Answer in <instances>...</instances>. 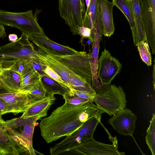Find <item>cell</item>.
Instances as JSON below:
<instances>
[{
  "mask_svg": "<svg viewBox=\"0 0 155 155\" xmlns=\"http://www.w3.org/2000/svg\"><path fill=\"white\" fill-rule=\"evenodd\" d=\"M104 113L92 102L71 108L63 105L41 120L39 124L41 135L47 143H51L70 135L88 119Z\"/></svg>",
  "mask_w": 155,
  "mask_h": 155,
  "instance_id": "cell-1",
  "label": "cell"
},
{
  "mask_svg": "<svg viewBox=\"0 0 155 155\" xmlns=\"http://www.w3.org/2000/svg\"><path fill=\"white\" fill-rule=\"evenodd\" d=\"M41 118L42 116L38 115L20 117L4 120L3 123L10 135L26 150L28 154L35 155L32 144L33 132L35 127L38 124L37 121Z\"/></svg>",
  "mask_w": 155,
  "mask_h": 155,
  "instance_id": "cell-2",
  "label": "cell"
},
{
  "mask_svg": "<svg viewBox=\"0 0 155 155\" xmlns=\"http://www.w3.org/2000/svg\"><path fill=\"white\" fill-rule=\"evenodd\" d=\"M39 59L27 34L24 32L16 41L0 46V65L2 68H9L21 59Z\"/></svg>",
  "mask_w": 155,
  "mask_h": 155,
  "instance_id": "cell-3",
  "label": "cell"
},
{
  "mask_svg": "<svg viewBox=\"0 0 155 155\" xmlns=\"http://www.w3.org/2000/svg\"><path fill=\"white\" fill-rule=\"evenodd\" d=\"M101 114L95 116L85 121L80 127L59 143L50 148L51 155L64 154L84 142L94 139L93 134L100 122Z\"/></svg>",
  "mask_w": 155,
  "mask_h": 155,
  "instance_id": "cell-4",
  "label": "cell"
},
{
  "mask_svg": "<svg viewBox=\"0 0 155 155\" xmlns=\"http://www.w3.org/2000/svg\"><path fill=\"white\" fill-rule=\"evenodd\" d=\"M0 24L16 28L27 34L45 35L32 10L24 12H15L0 9Z\"/></svg>",
  "mask_w": 155,
  "mask_h": 155,
  "instance_id": "cell-5",
  "label": "cell"
},
{
  "mask_svg": "<svg viewBox=\"0 0 155 155\" xmlns=\"http://www.w3.org/2000/svg\"><path fill=\"white\" fill-rule=\"evenodd\" d=\"M48 54L91 85L93 79V74L91 54L82 51H78L75 54L65 55Z\"/></svg>",
  "mask_w": 155,
  "mask_h": 155,
  "instance_id": "cell-6",
  "label": "cell"
},
{
  "mask_svg": "<svg viewBox=\"0 0 155 155\" xmlns=\"http://www.w3.org/2000/svg\"><path fill=\"white\" fill-rule=\"evenodd\" d=\"M127 101L122 87L114 84H110L103 92L96 94L93 99V102L110 116L126 108Z\"/></svg>",
  "mask_w": 155,
  "mask_h": 155,
  "instance_id": "cell-7",
  "label": "cell"
},
{
  "mask_svg": "<svg viewBox=\"0 0 155 155\" xmlns=\"http://www.w3.org/2000/svg\"><path fill=\"white\" fill-rule=\"evenodd\" d=\"M60 15L70 28L73 35H79L78 29L83 26V16L85 13L82 0H58Z\"/></svg>",
  "mask_w": 155,
  "mask_h": 155,
  "instance_id": "cell-8",
  "label": "cell"
},
{
  "mask_svg": "<svg viewBox=\"0 0 155 155\" xmlns=\"http://www.w3.org/2000/svg\"><path fill=\"white\" fill-rule=\"evenodd\" d=\"M112 144L99 142L94 139L83 143L65 153L64 154L87 155H122L125 152H120L117 148L116 137H113Z\"/></svg>",
  "mask_w": 155,
  "mask_h": 155,
  "instance_id": "cell-9",
  "label": "cell"
},
{
  "mask_svg": "<svg viewBox=\"0 0 155 155\" xmlns=\"http://www.w3.org/2000/svg\"><path fill=\"white\" fill-rule=\"evenodd\" d=\"M122 65L117 59L112 56L104 48L97 63V76L98 80L103 86L110 83L120 71Z\"/></svg>",
  "mask_w": 155,
  "mask_h": 155,
  "instance_id": "cell-10",
  "label": "cell"
},
{
  "mask_svg": "<svg viewBox=\"0 0 155 155\" xmlns=\"http://www.w3.org/2000/svg\"><path fill=\"white\" fill-rule=\"evenodd\" d=\"M145 31L152 52L155 54V0H139Z\"/></svg>",
  "mask_w": 155,
  "mask_h": 155,
  "instance_id": "cell-11",
  "label": "cell"
},
{
  "mask_svg": "<svg viewBox=\"0 0 155 155\" xmlns=\"http://www.w3.org/2000/svg\"><path fill=\"white\" fill-rule=\"evenodd\" d=\"M137 119L136 115L125 108L109 119L108 123L120 134L133 136Z\"/></svg>",
  "mask_w": 155,
  "mask_h": 155,
  "instance_id": "cell-12",
  "label": "cell"
},
{
  "mask_svg": "<svg viewBox=\"0 0 155 155\" xmlns=\"http://www.w3.org/2000/svg\"><path fill=\"white\" fill-rule=\"evenodd\" d=\"M29 40L47 54L58 55L72 54L78 51L67 46L54 42L45 35L27 34Z\"/></svg>",
  "mask_w": 155,
  "mask_h": 155,
  "instance_id": "cell-13",
  "label": "cell"
},
{
  "mask_svg": "<svg viewBox=\"0 0 155 155\" xmlns=\"http://www.w3.org/2000/svg\"><path fill=\"white\" fill-rule=\"evenodd\" d=\"M5 101L8 113H24L31 105L27 92H12L0 95Z\"/></svg>",
  "mask_w": 155,
  "mask_h": 155,
  "instance_id": "cell-14",
  "label": "cell"
},
{
  "mask_svg": "<svg viewBox=\"0 0 155 155\" xmlns=\"http://www.w3.org/2000/svg\"><path fill=\"white\" fill-rule=\"evenodd\" d=\"M3 121L0 120V151L3 155H19L25 152L28 154L26 150L10 135Z\"/></svg>",
  "mask_w": 155,
  "mask_h": 155,
  "instance_id": "cell-15",
  "label": "cell"
},
{
  "mask_svg": "<svg viewBox=\"0 0 155 155\" xmlns=\"http://www.w3.org/2000/svg\"><path fill=\"white\" fill-rule=\"evenodd\" d=\"M102 33L105 36L110 37L114 34L115 28L113 16V2L107 0H97Z\"/></svg>",
  "mask_w": 155,
  "mask_h": 155,
  "instance_id": "cell-16",
  "label": "cell"
},
{
  "mask_svg": "<svg viewBox=\"0 0 155 155\" xmlns=\"http://www.w3.org/2000/svg\"><path fill=\"white\" fill-rule=\"evenodd\" d=\"M35 52L45 65L51 68L60 76L68 87L70 78L74 74L60 62L39 48L35 50Z\"/></svg>",
  "mask_w": 155,
  "mask_h": 155,
  "instance_id": "cell-17",
  "label": "cell"
},
{
  "mask_svg": "<svg viewBox=\"0 0 155 155\" xmlns=\"http://www.w3.org/2000/svg\"><path fill=\"white\" fill-rule=\"evenodd\" d=\"M134 17L136 29V36L133 40L135 46L141 41L148 42L145 31L142 12L139 0H129Z\"/></svg>",
  "mask_w": 155,
  "mask_h": 155,
  "instance_id": "cell-18",
  "label": "cell"
},
{
  "mask_svg": "<svg viewBox=\"0 0 155 155\" xmlns=\"http://www.w3.org/2000/svg\"><path fill=\"white\" fill-rule=\"evenodd\" d=\"M55 100L54 94L48 95L43 99L31 105L20 117H25L38 115L42 117H45Z\"/></svg>",
  "mask_w": 155,
  "mask_h": 155,
  "instance_id": "cell-19",
  "label": "cell"
},
{
  "mask_svg": "<svg viewBox=\"0 0 155 155\" xmlns=\"http://www.w3.org/2000/svg\"><path fill=\"white\" fill-rule=\"evenodd\" d=\"M102 29L100 27L96 28L94 29V37L92 44V50L91 54L92 60L93 79L91 85L97 87L100 84L97 76V63L100 48V42L101 40Z\"/></svg>",
  "mask_w": 155,
  "mask_h": 155,
  "instance_id": "cell-20",
  "label": "cell"
},
{
  "mask_svg": "<svg viewBox=\"0 0 155 155\" xmlns=\"http://www.w3.org/2000/svg\"><path fill=\"white\" fill-rule=\"evenodd\" d=\"M21 76L9 68H3L0 74V81L12 92L21 91Z\"/></svg>",
  "mask_w": 155,
  "mask_h": 155,
  "instance_id": "cell-21",
  "label": "cell"
},
{
  "mask_svg": "<svg viewBox=\"0 0 155 155\" xmlns=\"http://www.w3.org/2000/svg\"><path fill=\"white\" fill-rule=\"evenodd\" d=\"M97 0H90L89 7L83 16V26L91 29V35L94 39V25L98 10Z\"/></svg>",
  "mask_w": 155,
  "mask_h": 155,
  "instance_id": "cell-22",
  "label": "cell"
},
{
  "mask_svg": "<svg viewBox=\"0 0 155 155\" xmlns=\"http://www.w3.org/2000/svg\"><path fill=\"white\" fill-rule=\"evenodd\" d=\"M41 81L48 95L60 94L63 96L70 89L65 85L55 81L48 76H43Z\"/></svg>",
  "mask_w": 155,
  "mask_h": 155,
  "instance_id": "cell-23",
  "label": "cell"
},
{
  "mask_svg": "<svg viewBox=\"0 0 155 155\" xmlns=\"http://www.w3.org/2000/svg\"><path fill=\"white\" fill-rule=\"evenodd\" d=\"M114 5L118 8L128 20L132 32L133 40L135 37L136 29L134 16L129 0H112Z\"/></svg>",
  "mask_w": 155,
  "mask_h": 155,
  "instance_id": "cell-24",
  "label": "cell"
},
{
  "mask_svg": "<svg viewBox=\"0 0 155 155\" xmlns=\"http://www.w3.org/2000/svg\"><path fill=\"white\" fill-rule=\"evenodd\" d=\"M68 87L70 89L86 92L93 96L96 94L91 84L74 74L71 76Z\"/></svg>",
  "mask_w": 155,
  "mask_h": 155,
  "instance_id": "cell-25",
  "label": "cell"
},
{
  "mask_svg": "<svg viewBox=\"0 0 155 155\" xmlns=\"http://www.w3.org/2000/svg\"><path fill=\"white\" fill-rule=\"evenodd\" d=\"M42 77L38 72L32 69L22 77L20 84L21 91L27 92L30 91L41 80Z\"/></svg>",
  "mask_w": 155,
  "mask_h": 155,
  "instance_id": "cell-26",
  "label": "cell"
},
{
  "mask_svg": "<svg viewBox=\"0 0 155 155\" xmlns=\"http://www.w3.org/2000/svg\"><path fill=\"white\" fill-rule=\"evenodd\" d=\"M27 93L31 105L43 99L48 95L41 79Z\"/></svg>",
  "mask_w": 155,
  "mask_h": 155,
  "instance_id": "cell-27",
  "label": "cell"
},
{
  "mask_svg": "<svg viewBox=\"0 0 155 155\" xmlns=\"http://www.w3.org/2000/svg\"><path fill=\"white\" fill-rule=\"evenodd\" d=\"M63 97L65 101L63 105L68 108L78 107L88 103L92 102L88 100L80 97L74 94L71 89Z\"/></svg>",
  "mask_w": 155,
  "mask_h": 155,
  "instance_id": "cell-28",
  "label": "cell"
},
{
  "mask_svg": "<svg viewBox=\"0 0 155 155\" xmlns=\"http://www.w3.org/2000/svg\"><path fill=\"white\" fill-rule=\"evenodd\" d=\"M155 114L153 115L146 131V142L152 155H155Z\"/></svg>",
  "mask_w": 155,
  "mask_h": 155,
  "instance_id": "cell-29",
  "label": "cell"
},
{
  "mask_svg": "<svg viewBox=\"0 0 155 155\" xmlns=\"http://www.w3.org/2000/svg\"><path fill=\"white\" fill-rule=\"evenodd\" d=\"M21 59L13 63L9 68L12 70L23 76L32 69L30 66L28 60Z\"/></svg>",
  "mask_w": 155,
  "mask_h": 155,
  "instance_id": "cell-30",
  "label": "cell"
},
{
  "mask_svg": "<svg viewBox=\"0 0 155 155\" xmlns=\"http://www.w3.org/2000/svg\"><path fill=\"white\" fill-rule=\"evenodd\" d=\"M137 46L141 59L148 66H151V56L148 42L141 41Z\"/></svg>",
  "mask_w": 155,
  "mask_h": 155,
  "instance_id": "cell-31",
  "label": "cell"
},
{
  "mask_svg": "<svg viewBox=\"0 0 155 155\" xmlns=\"http://www.w3.org/2000/svg\"><path fill=\"white\" fill-rule=\"evenodd\" d=\"M28 62L31 68L36 70L42 76H48L44 71L47 66L40 58L39 59H30L28 60Z\"/></svg>",
  "mask_w": 155,
  "mask_h": 155,
  "instance_id": "cell-32",
  "label": "cell"
},
{
  "mask_svg": "<svg viewBox=\"0 0 155 155\" xmlns=\"http://www.w3.org/2000/svg\"><path fill=\"white\" fill-rule=\"evenodd\" d=\"M44 71L49 77L68 87L66 83L62 79L60 76L49 67L47 66L44 69Z\"/></svg>",
  "mask_w": 155,
  "mask_h": 155,
  "instance_id": "cell-33",
  "label": "cell"
},
{
  "mask_svg": "<svg viewBox=\"0 0 155 155\" xmlns=\"http://www.w3.org/2000/svg\"><path fill=\"white\" fill-rule=\"evenodd\" d=\"M78 33L81 37V41L84 38H85L89 39L92 43L93 42V39L92 37L91 29L82 26L79 28Z\"/></svg>",
  "mask_w": 155,
  "mask_h": 155,
  "instance_id": "cell-34",
  "label": "cell"
},
{
  "mask_svg": "<svg viewBox=\"0 0 155 155\" xmlns=\"http://www.w3.org/2000/svg\"><path fill=\"white\" fill-rule=\"evenodd\" d=\"M75 95L90 101L93 102V99L94 96L91 95L87 93L71 89Z\"/></svg>",
  "mask_w": 155,
  "mask_h": 155,
  "instance_id": "cell-35",
  "label": "cell"
},
{
  "mask_svg": "<svg viewBox=\"0 0 155 155\" xmlns=\"http://www.w3.org/2000/svg\"><path fill=\"white\" fill-rule=\"evenodd\" d=\"M8 113L6 103L3 98L0 97V120L3 121V115Z\"/></svg>",
  "mask_w": 155,
  "mask_h": 155,
  "instance_id": "cell-36",
  "label": "cell"
},
{
  "mask_svg": "<svg viewBox=\"0 0 155 155\" xmlns=\"http://www.w3.org/2000/svg\"><path fill=\"white\" fill-rule=\"evenodd\" d=\"M12 92L11 90L4 86L0 81V95Z\"/></svg>",
  "mask_w": 155,
  "mask_h": 155,
  "instance_id": "cell-37",
  "label": "cell"
},
{
  "mask_svg": "<svg viewBox=\"0 0 155 155\" xmlns=\"http://www.w3.org/2000/svg\"><path fill=\"white\" fill-rule=\"evenodd\" d=\"M6 36V34L4 26L0 24V38H3Z\"/></svg>",
  "mask_w": 155,
  "mask_h": 155,
  "instance_id": "cell-38",
  "label": "cell"
},
{
  "mask_svg": "<svg viewBox=\"0 0 155 155\" xmlns=\"http://www.w3.org/2000/svg\"><path fill=\"white\" fill-rule=\"evenodd\" d=\"M8 38L9 40L12 42H15L18 39L17 35L15 34H9Z\"/></svg>",
  "mask_w": 155,
  "mask_h": 155,
  "instance_id": "cell-39",
  "label": "cell"
},
{
  "mask_svg": "<svg viewBox=\"0 0 155 155\" xmlns=\"http://www.w3.org/2000/svg\"><path fill=\"white\" fill-rule=\"evenodd\" d=\"M154 64L153 66V71L152 76L153 79V84L154 89H155V59L154 60Z\"/></svg>",
  "mask_w": 155,
  "mask_h": 155,
  "instance_id": "cell-40",
  "label": "cell"
},
{
  "mask_svg": "<svg viewBox=\"0 0 155 155\" xmlns=\"http://www.w3.org/2000/svg\"><path fill=\"white\" fill-rule=\"evenodd\" d=\"M83 1V0H82ZM86 2V3L87 5V8H88L90 5V0H85Z\"/></svg>",
  "mask_w": 155,
  "mask_h": 155,
  "instance_id": "cell-41",
  "label": "cell"
},
{
  "mask_svg": "<svg viewBox=\"0 0 155 155\" xmlns=\"http://www.w3.org/2000/svg\"><path fill=\"white\" fill-rule=\"evenodd\" d=\"M2 66L0 65V74L2 70Z\"/></svg>",
  "mask_w": 155,
  "mask_h": 155,
  "instance_id": "cell-42",
  "label": "cell"
},
{
  "mask_svg": "<svg viewBox=\"0 0 155 155\" xmlns=\"http://www.w3.org/2000/svg\"><path fill=\"white\" fill-rule=\"evenodd\" d=\"M0 155H3L2 153L0 151Z\"/></svg>",
  "mask_w": 155,
  "mask_h": 155,
  "instance_id": "cell-43",
  "label": "cell"
}]
</instances>
